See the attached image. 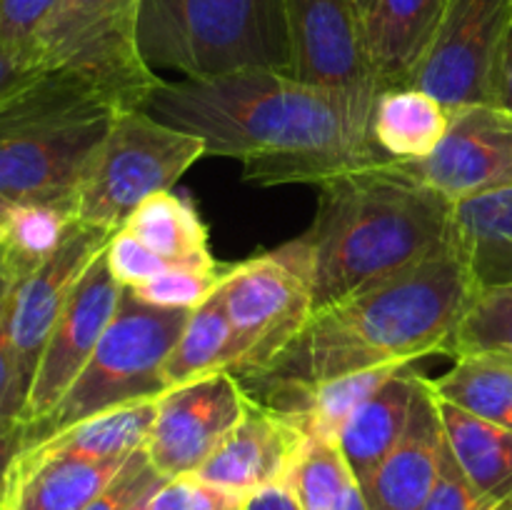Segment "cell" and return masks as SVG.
Wrapping results in <instances>:
<instances>
[{
    "instance_id": "cell-1",
    "label": "cell",
    "mask_w": 512,
    "mask_h": 510,
    "mask_svg": "<svg viewBox=\"0 0 512 510\" xmlns=\"http://www.w3.org/2000/svg\"><path fill=\"white\" fill-rule=\"evenodd\" d=\"M380 93L308 85L280 70H240L163 80L145 110L203 140L205 155L240 160L250 183L320 185L383 158L373 140Z\"/></svg>"
},
{
    "instance_id": "cell-2",
    "label": "cell",
    "mask_w": 512,
    "mask_h": 510,
    "mask_svg": "<svg viewBox=\"0 0 512 510\" xmlns=\"http://www.w3.org/2000/svg\"><path fill=\"white\" fill-rule=\"evenodd\" d=\"M473 295L475 280L453 230L443 248L393 278L313 310L265 368L240 380L260 398L270 390L303 388L443 353Z\"/></svg>"
},
{
    "instance_id": "cell-3",
    "label": "cell",
    "mask_w": 512,
    "mask_h": 510,
    "mask_svg": "<svg viewBox=\"0 0 512 510\" xmlns=\"http://www.w3.org/2000/svg\"><path fill=\"white\" fill-rule=\"evenodd\" d=\"M310 228L278 248L305 275L313 310L370 288L453 238L455 205L395 160H373L318 185Z\"/></svg>"
},
{
    "instance_id": "cell-4",
    "label": "cell",
    "mask_w": 512,
    "mask_h": 510,
    "mask_svg": "<svg viewBox=\"0 0 512 510\" xmlns=\"http://www.w3.org/2000/svg\"><path fill=\"white\" fill-rule=\"evenodd\" d=\"M118 105L95 83L48 68L0 100V200L73 210L90 158Z\"/></svg>"
},
{
    "instance_id": "cell-5",
    "label": "cell",
    "mask_w": 512,
    "mask_h": 510,
    "mask_svg": "<svg viewBox=\"0 0 512 510\" xmlns=\"http://www.w3.org/2000/svg\"><path fill=\"white\" fill-rule=\"evenodd\" d=\"M138 43L150 68L190 80L290 73L288 0H140Z\"/></svg>"
},
{
    "instance_id": "cell-6",
    "label": "cell",
    "mask_w": 512,
    "mask_h": 510,
    "mask_svg": "<svg viewBox=\"0 0 512 510\" xmlns=\"http://www.w3.org/2000/svg\"><path fill=\"white\" fill-rule=\"evenodd\" d=\"M188 320V310L155 308L123 290L118 313L68 393L40 423L25 425V448L120 405L165 393L163 368Z\"/></svg>"
},
{
    "instance_id": "cell-7",
    "label": "cell",
    "mask_w": 512,
    "mask_h": 510,
    "mask_svg": "<svg viewBox=\"0 0 512 510\" xmlns=\"http://www.w3.org/2000/svg\"><path fill=\"white\" fill-rule=\"evenodd\" d=\"M200 158L203 140L160 123L145 108L120 110L80 180L75 218L118 233L140 203L173 190Z\"/></svg>"
},
{
    "instance_id": "cell-8",
    "label": "cell",
    "mask_w": 512,
    "mask_h": 510,
    "mask_svg": "<svg viewBox=\"0 0 512 510\" xmlns=\"http://www.w3.org/2000/svg\"><path fill=\"white\" fill-rule=\"evenodd\" d=\"M138 15L140 0H58L35 43V63L80 73L120 110L145 108L163 78L140 53Z\"/></svg>"
},
{
    "instance_id": "cell-9",
    "label": "cell",
    "mask_w": 512,
    "mask_h": 510,
    "mask_svg": "<svg viewBox=\"0 0 512 510\" xmlns=\"http://www.w3.org/2000/svg\"><path fill=\"white\" fill-rule=\"evenodd\" d=\"M218 293L233 330L238 378L265 368L313 315L308 280L280 250L228 265Z\"/></svg>"
},
{
    "instance_id": "cell-10",
    "label": "cell",
    "mask_w": 512,
    "mask_h": 510,
    "mask_svg": "<svg viewBox=\"0 0 512 510\" xmlns=\"http://www.w3.org/2000/svg\"><path fill=\"white\" fill-rule=\"evenodd\" d=\"M512 25V0H445L443 18L415 65L408 88L448 110L493 103V75Z\"/></svg>"
},
{
    "instance_id": "cell-11",
    "label": "cell",
    "mask_w": 512,
    "mask_h": 510,
    "mask_svg": "<svg viewBox=\"0 0 512 510\" xmlns=\"http://www.w3.org/2000/svg\"><path fill=\"white\" fill-rule=\"evenodd\" d=\"M250 403L253 395L233 370L165 390L145 440L150 465L163 478L195 473L248 413Z\"/></svg>"
},
{
    "instance_id": "cell-12",
    "label": "cell",
    "mask_w": 512,
    "mask_h": 510,
    "mask_svg": "<svg viewBox=\"0 0 512 510\" xmlns=\"http://www.w3.org/2000/svg\"><path fill=\"white\" fill-rule=\"evenodd\" d=\"M453 205L512 188V115L493 103L450 110L448 133L425 160L403 163Z\"/></svg>"
},
{
    "instance_id": "cell-13",
    "label": "cell",
    "mask_w": 512,
    "mask_h": 510,
    "mask_svg": "<svg viewBox=\"0 0 512 510\" xmlns=\"http://www.w3.org/2000/svg\"><path fill=\"white\" fill-rule=\"evenodd\" d=\"M123 290L108 270L103 250L75 285L58 323L50 330L25 403V425L40 423L68 393L118 313Z\"/></svg>"
},
{
    "instance_id": "cell-14",
    "label": "cell",
    "mask_w": 512,
    "mask_h": 510,
    "mask_svg": "<svg viewBox=\"0 0 512 510\" xmlns=\"http://www.w3.org/2000/svg\"><path fill=\"white\" fill-rule=\"evenodd\" d=\"M113 235L110 230L75 220L60 248L13 285L8 298V325L25 393H30L50 330L58 323L75 285L90 263L108 248Z\"/></svg>"
},
{
    "instance_id": "cell-15",
    "label": "cell",
    "mask_w": 512,
    "mask_h": 510,
    "mask_svg": "<svg viewBox=\"0 0 512 510\" xmlns=\"http://www.w3.org/2000/svg\"><path fill=\"white\" fill-rule=\"evenodd\" d=\"M290 75L323 88L383 90L355 0H288Z\"/></svg>"
},
{
    "instance_id": "cell-16",
    "label": "cell",
    "mask_w": 512,
    "mask_h": 510,
    "mask_svg": "<svg viewBox=\"0 0 512 510\" xmlns=\"http://www.w3.org/2000/svg\"><path fill=\"white\" fill-rule=\"evenodd\" d=\"M303 435L293 420L253 398L248 413L220 440L195 475L243 498L260 485L285 478Z\"/></svg>"
},
{
    "instance_id": "cell-17",
    "label": "cell",
    "mask_w": 512,
    "mask_h": 510,
    "mask_svg": "<svg viewBox=\"0 0 512 510\" xmlns=\"http://www.w3.org/2000/svg\"><path fill=\"white\" fill-rule=\"evenodd\" d=\"M445 448L443 418L430 378L420 375L408 428L365 490L370 510H420L438 480Z\"/></svg>"
},
{
    "instance_id": "cell-18",
    "label": "cell",
    "mask_w": 512,
    "mask_h": 510,
    "mask_svg": "<svg viewBox=\"0 0 512 510\" xmlns=\"http://www.w3.org/2000/svg\"><path fill=\"white\" fill-rule=\"evenodd\" d=\"M123 460L23 450L8 510H85L113 480Z\"/></svg>"
},
{
    "instance_id": "cell-19",
    "label": "cell",
    "mask_w": 512,
    "mask_h": 510,
    "mask_svg": "<svg viewBox=\"0 0 512 510\" xmlns=\"http://www.w3.org/2000/svg\"><path fill=\"white\" fill-rule=\"evenodd\" d=\"M418 378L420 373L405 365L390 375L340 430V453L363 493L408 428Z\"/></svg>"
},
{
    "instance_id": "cell-20",
    "label": "cell",
    "mask_w": 512,
    "mask_h": 510,
    "mask_svg": "<svg viewBox=\"0 0 512 510\" xmlns=\"http://www.w3.org/2000/svg\"><path fill=\"white\" fill-rule=\"evenodd\" d=\"M443 10L445 0H370L363 13L365 38L383 90L408 85Z\"/></svg>"
},
{
    "instance_id": "cell-21",
    "label": "cell",
    "mask_w": 512,
    "mask_h": 510,
    "mask_svg": "<svg viewBox=\"0 0 512 510\" xmlns=\"http://www.w3.org/2000/svg\"><path fill=\"white\" fill-rule=\"evenodd\" d=\"M125 230L148 245L170 268H220L210 250L208 228L200 220L195 205L188 198L175 195L173 190L155 193L140 203L125 223Z\"/></svg>"
},
{
    "instance_id": "cell-22",
    "label": "cell",
    "mask_w": 512,
    "mask_h": 510,
    "mask_svg": "<svg viewBox=\"0 0 512 510\" xmlns=\"http://www.w3.org/2000/svg\"><path fill=\"white\" fill-rule=\"evenodd\" d=\"M450 110L418 88H388L378 95L373 140L385 160H425L448 133Z\"/></svg>"
},
{
    "instance_id": "cell-23",
    "label": "cell",
    "mask_w": 512,
    "mask_h": 510,
    "mask_svg": "<svg viewBox=\"0 0 512 510\" xmlns=\"http://www.w3.org/2000/svg\"><path fill=\"white\" fill-rule=\"evenodd\" d=\"M453 230L475 290L512 283V188L455 205Z\"/></svg>"
},
{
    "instance_id": "cell-24",
    "label": "cell",
    "mask_w": 512,
    "mask_h": 510,
    "mask_svg": "<svg viewBox=\"0 0 512 510\" xmlns=\"http://www.w3.org/2000/svg\"><path fill=\"white\" fill-rule=\"evenodd\" d=\"M155 413H158V398L120 405V408L80 420L65 428L63 433L23 450H45V453L78 455V458L90 460H125L130 453L145 448Z\"/></svg>"
},
{
    "instance_id": "cell-25",
    "label": "cell",
    "mask_w": 512,
    "mask_h": 510,
    "mask_svg": "<svg viewBox=\"0 0 512 510\" xmlns=\"http://www.w3.org/2000/svg\"><path fill=\"white\" fill-rule=\"evenodd\" d=\"M445 443L470 483L485 495L500 493L512 480V430L465 413L438 398Z\"/></svg>"
},
{
    "instance_id": "cell-26",
    "label": "cell",
    "mask_w": 512,
    "mask_h": 510,
    "mask_svg": "<svg viewBox=\"0 0 512 510\" xmlns=\"http://www.w3.org/2000/svg\"><path fill=\"white\" fill-rule=\"evenodd\" d=\"M433 383L435 395L465 413L512 430V358L503 353L458 355Z\"/></svg>"
},
{
    "instance_id": "cell-27",
    "label": "cell",
    "mask_w": 512,
    "mask_h": 510,
    "mask_svg": "<svg viewBox=\"0 0 512 510\" xmlns=\"http://www.w3.org/2000/svg\"><path fill=\"white\" fill-rule=\"evenodd\" d=\"M218 370H233V330L215 288L203 305L188 313L183 333L165 360V388H178Z\"/></svg>"
},
{
    "instance_id": "cell-28",
    "label": "cell",
    "mask_w": 512,
    "mask_h": 510,
    "mask_svg": "<svg viewBox=\"0 0 512 510\" xmlns=\"http://www.w3.org/2000/svg\"><path fill=\"white\" fill-rule=\"evenodd\" d=\"M75 220L78 218L73 215V210L60 208V205H13L8 228H5V240L0 245H3L5 260H8L15 280L25 278L43 260H48L60 248Z\"/></svg>"
},
{
    "instance_id": "cell-29",
    "label": "cell",
    "mask_w": 512,
    "mask_h": 510,
    "mask_svg": "<svg viewBox=\"0 0 512 510\" xmlns=\"http://www.w3.org/2000/svg\"><path fill=\"white\" fill-rule=\"evenodd\" d=\"M283 480L303 510H330L355 483L338 440L318 435H303Z\"/></svg>"
},
{
    "instance_id": "cell-30",
    "label": "cell",
    "mask_w": 512,
    "mask_h": 510,
    "mask_svg": "<svg viewBox=\"0 0 512 510\" xmlns=\"http://www.w3.org/2000/svg\"><path fill=\"white\" fill-rule=\"evenodd\" d=\"M443 353H503L512 358V283L475 290Z\"/></svg>"
},
{
    "instance_id": "cell-31",
    "label": "cell",
    "mask_w": 512,
    "mask_h": 510,
    "mask_svg": "<svg viewBox=\"0 0 512 510\" xmlns=\"http://www.w3.org/2000/svg\"><path fill=\"white\" fill-rule=\"evenodd\" d=\"M225 268L215 270H193V268H165L155 278L128 288L143 303L155 305V308L168 310H195L203 305L215 288L220 285Z\"/></svg>"
},
{
    "instance_id": "cell-32",
    "label": "cell",
    "mask_w": 512,
    "mask_h": 510,
    "mask_svg": "<svg viewBox=\"0 0 512 510\" xmlns=\"http://www.w3.org/2000/svg\"><path fill=\"white\" fill-rule=\"evenodd\" d=\"M58 0H0V45L20 63H35V43Z\"/></svg>"
},
{
    "instance_id": "cell-33",
    "label": "cell",
    "mask_w": 512,
    "mask_h": 510,
    "mask_svg": "<svg viewBox=\"0 0 512 510\" xmlns=\"http://www.w3.org/2000/svg\"><path fill=\"white\" fill-rule=\"evenodd\" d=\"M148 510H240V495L188 473L165 478L150 495Z\"/></svg>"
},
{
    "instance_id": "cell-34",
    "label": "cell",
    "mask_w": 512,
    "mask_h": 510,
    "mask_svg": "<svg viewBox=\"0 0 512 510\" xmlns=\"http://www.w3.org/2000/svg\"><path fill=\"white\" fill-rule=\"evenodd\" d=\"M163 480V475L150 465L145 448H140L123 460L113 480L85 510H128L135 500L153 493Z\"/></svg>"
},
{
    "instance_id": "cell-35",
    "label": "cell",
    "mask_w": 512,
    "mask_h": 510,
    "mask_svg": "<svg viewBox=\"0 0 512 510\" xmlns=\"http://www.w3.org/2000/svg\"><path fill=\"white\" fill-rule=\"evenodd\" d=\"M495 498H498V493L485 495L470 483L468 475L463 473V468L445 443L438 480H435L433 490H430L420 510H488Z\"/></svg>"
},
{
    "instance_id": "cell-36",
    "label": "cell",
    "mask_w": 512,
    "mask_h": 510,
    "mask_svg": "<svg viewBox=\"0 0 512 510\" xmlns=\"http://www.w3.org/2000/svg\"><path fill=\"white\" fill-rule=\"evenodd\" d=\"M105 260H108V270L113 273V278L123 288H135V285L145 283V280L155 278L165 268H170L165 260H160L148 245L140 243L125 228H120L110 238L108 248H105Z\"/></svg>"
},
{
    "instance_id": "cell-37",
    "label": "cell",
    "mask_w": 512,
    "mask_h": 510,
    "mask_svg": "<svg viewBox=\"0 0 512 510\" xmlns=\"http://www.w3.org/2000/svg\"><path fill=\"white\" fill-rule=\"evenodd\" d=\"M25 403L28 393L23 388L15 358L13 340H10L8 303L0 310V428L25 423Z\"/></svg>"
},
{
    "instance_id": "cell-38",
    "label": "cell",
    "mask_w": 512,
    "mask_h": 510,
    "mask_svg": "<svg viewBox=\"0 0 512 510\" xmlns=\"http://www.w3.org/2000/svg\"><path fill=\"white\" fill-rule=\"evenodd\" d=\"M25 448V423L0 428V510H8L10 490L15 480V465Z\"/></svg>"
},
{
    "instance_id": "cell-39",
    "label": "cell",
    "mask_w": 512,
    "mask_h": 510,
    "mask_svg": "<svg viewBox=\"0 0 512 510\" xmlns=\"http://www.w3.org/2000/svg\"><path fill=\"white\" fill-rule=\"evenodd\" d=\"M240 510H303L285 480L260 485L240 498Z\"/></svg>"
},
{
    "instance_id": "cell-40",
    "label": "cell",
    "mask_w": 512,
    "mask_h": 510,
    "mask_svg": "<svg viewBox=\"0 0 512 510\" xmlns=\"http://www.w3.org/2000/svg\"><path fill=\"white\" fill-rule=\"evenodd\" d=\"M493 105L508 110L512 115V25L500 48L498 65L493 75Z\"/></svg>"
},
{
    "instance_id": "cell-41",
    "label": "cell",
    "mask_w": 512,
    "mask_h": 510,
    "mask_svg": "<svg viewBox=\"0 0 512 510\" xmlns=\"http://www.w3.org/2000/svg\"><path fill=\"white\" fill-rule=\"evenodd\" d=\"M45 68H33V65H25L20 63L18 58H13V55L8 53V50H3V45H0V100L5 98V95H10L13 90H18L20 85H25L28 80H33L35 75L43 73Z\"/></svg>"
},
{
    "instance_id": "cell-42",
    "label": "cell",
    "mask_w": 512,
    "mask_h": 510,
    "mask_svg": "<svg viewBox=\"0 0 512 510\" xmlns=\"http://www.w3.org/2000/svg\"><path fill=\"white\" fill-rule=\"evenodd\" d=\"M330 510H370V505H368V498H365L363 488H360L358 483H350L348 490L340 495V500Z\"/></svg>"
},
{
    "instance_id": "cell-43",
    "label": "cell",
    "mask_w": 512,
    "mask_h": 510,
    "mask_svg": "<svg viewBox=\"0 0 512 510\" xmlns=\"http://www.w3.org/2000/svg\"><path fill=\"white\" fill-rule=\"evenodd\" d=\"M18 283L13 275V270H10L8 260H5V253H3V245H0V310L5 308V303H8L10 293H13V285Z\"/></svg>"
},
{
    "instance_id": "cell-44",
    "label": "cell",
    "mask_w": 512,
    "mask_h": 510,
    "mask_svg": "<svg viewBox=\"0 0 512 510\" xmlns=\"http://www.w3.org/2000/svg\"><path fill=\"white\" fill-rule=\"evenodd\" d=\"M10 208H13V205L5 203V200H0V243H3V240H5V228H8Z\"/></svg>"
},
{
    "instance_id": "cell-45",
    "label": "cell",
    "mask_w": 512,
    "mask_h": 510,
    "mask_svg": "<svg viewBox=\"0 0 512 510\" xmlns=\"http://www.w3.org/2000/svg\"><path fill=\"white\" fill-rule=\"evenodd\" d=\"M150 495H153V493H148V495H143V498H140V500H135V503L130 505L128 510H148V500H150Z\"/></svg>"
},
{
    "instance_id": "cell-46",
    "label": "cell",
    "mask_w": 512,
    "mask_h": 510,
    "mask_svg": "<svg viewBox=\"0 0 512 510\" xmlns=\"http://www.w3.org/2000/svg\"><path fill=\"white\" fill-rule=\"evenodd\" d=\"M505 503H508V510H512V483L508 485V490H505Z\"/></svg>"
},
{
    "instance_id": "cell-47",
    "label": "cell",
    "mask_w": 512,
    "mask_h": 510,
    "mask_svg": "<svg viewBox=\"0 0 512 510\" xmlns=\"http://www.w3.org/2000/svg\"><path fill=\"white\" fill-rule=\"evenodd\" d=\"M355 5H358V8L365 13V10H368V5H370V0H355Z\"/></svg>"
}]
</instances>
